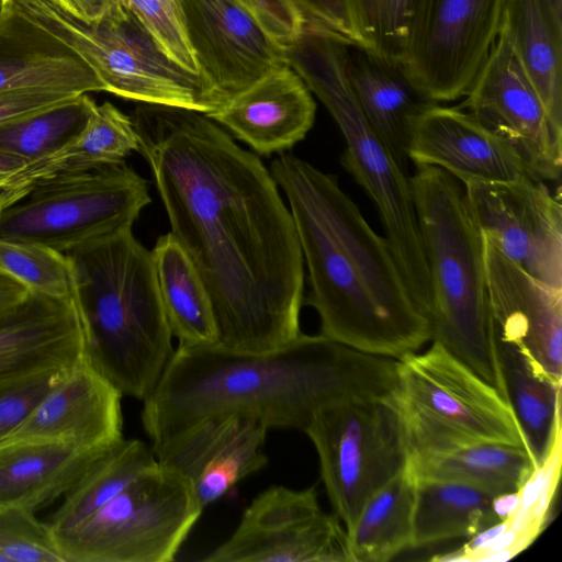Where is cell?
<instances>
[{"label": "cell", "mask_w": 562, "mask_h": 562, "mask_svg": "<svg viewBox=\"0 0 562 562\" xmlns=\"http://www.w3.org/2000/svg\"><path fill=\"white\" fill-rule=\"evenodd\" d=\"M131 117L170 233L210 295L216 347L260 353L291 342L305 269L271 172L204 113L142 103Z\"/></svg>", "instance_id": "cell-1"}, {"label": "cell", "mask_w": 562, "mask_h": 562, "mask_svg": "<svg viewBox=\"0 0 562 562\" xmlns=\"http://www.w3.org/2000/svg\"><path fill=\"white\" fill-rule=\"evenodd\" d=\"M397 360L301 333L267 352L178 345L142 422L153 448L210 417L237 415L271 427L304 430L327 405L387 397Z\"/></svg>", "instance_id": "cell-2"}, {"label": "cell", "mask_w": 562, "mask_h": 562, "mask_svg": "<svg viewBox=\"0 0 562 562\" xmlns=\"http://www.w3.org/2000/svg\"><path fill=\"white\" fill-rule=\"evenodd\" d=\"M270 172L285 194L321 334L366 353L400 360L431 340L430 322L416 302L385 237L326 173L281 153Z\"/></svg>", "instance_id": "cell-3"}, {"label": "cell", "mask_w": 562, "mask_h": 562, "mask_svg": "<svg viewBox=\"0 0 562 562\" xmlns=\"http://www.w3.org/2000/svg\"><path fill=\"white\" fill-rule=\"evenodd\" d=\"M85 360L123 395L145 401L175 349L151 250L132 227L70 252Z\"/></svg>", "instance_id": "cell-4"}, {"label": "cell", "mask_w": 562, "mask_h": 562, "mask_svg": "<svg viewBox=\"0 0 562 562\" xmlns=\"http://www.w3.org/2000/svg\"><path fill=\"white\" fill-rule=\"evenodd\" d=\"M413 199L430 279L431 341L442 345L509 402L490 304L483 236L462 182L416 166Z\"/></svg>", "instance_id": "cell-5"}, {"label": "cell", "mask_w": 562, "mask_h": 562, "mask_svg": "<svg viewBox=\"0 0 562 562\" xmlns=\"http://www.w3.org/2000/svg\"><path fill=\"white\" fill-rule=\"evenodd\" d=\"M346 41L306 27L296 43L301 77L337 123L346 148L341 165L373 201L409 289L428 317L430 279L411 179L364 116L349 82Z\"/></svg>", "instance_id": "cell-6"}, {"label": "cell", "mask_w": 562, "mask_h": 562, "mask_svg": "<svg viewBox=\"0 0 562 562\" xmlns=\"http://www.w3.org/2000/svg\"><path fill=\"white\" fill-rule=\"evenodd\" d=\"M390 400L408 460L483 442L516 445L529 451L510 403L437 341L425 352L397 360Z\"/></svg>", "instance_id": "cell-7"}, {"label": "cell", "mask_w": 562, "mask_h": 562, "mask_svg": "<svg viewBox=\"0 0 562 562\" xmlns=\"http://www.w3.org/2000/svg\"><path fill=\"white\" fill-rule=\"evenodd\" d=\"M77 54L105 92L146 104L204 114L224 105L209 82L177 64L124 7L110 2L97 22L85 23L52 0H3Z\"/></svg>", "instance_id": "cell-8"}, {"label": "cell", "mask_w": 562, "mask_h": 562, "mask_svg": "<svg viewBox=\"0 0 562 562\" xmlns=\"http://www.w3.org/2000/svg\"><path fill=\"white\" fill-rule=\"evenodd\" d=\"M150 203L147 181L125 162L33 182L0 214V237L63 254L130 228Z\"/></svg>", "instance_id": "cell-9"}, {"label": "cell", "mask_w": 562, "mask_h": 562, "mask_svg": "<svg viewBox=\"0 0 562 562\" xmlns=\"http://www.w3.org/2000/svg\"><path fill=\"white\" fill-rule=\"evenodd\" d=\"M202 512L186 479L157 464L54 542L64 562H170Z\"/></svg>", "instance_id": "cell-10"}, {"label": "cell", "mask_w": 562, "mask_h": 562, "mask_svg": "<svg viewBox=\"0 0 562 562\" xmlns=\"http://www.w3.org/2000/svg\"><path fill=\"white\" fill-rule=\"evenodd\" d=\"M303 431L315 447L326 493L346 530L367 499L408 462L390 396L324 406Z\"/></svg>", "instance_id": "cell-11"}, {"label": "cell", "mask_w": 562, "mask_h": 562, "mask_svg": "<svg viewBox=\"0 0 562 562\" xmlns=\"http://www.w3.org/2000/svg\"><path fill=\"white\" fill-rule=\"evenodd\" d=\"M505 0H415L402 63L434 102L464 97L501 29Z\"/></svg>", "instance_id": "cell-12"}, {"label": "cell", "mask_w": 562, "mask_h": 562, "mask_svg": "<svg viewBox=\"0 0 562 562\" xmlns=\"http://www.w3.org/2000/svg\"><path fill=\"white\" fill-rule=\"evenodd\" d=\"M207 562H350L347 530L315 488L273 485L254 498Z\"/></svg>", "instance_id": "cell-13"}, {"label": "cell", "mask_w": 562, "mask_h": 562, "mask_svg": "<svg viewBox=\"0 0 562 562\" xmlns=\"http://www.w3.org/2000/svg\"><path fill=\"white\" fill-rule=\"evenodd\" d=\"M463 186L482 235L532 278L562 289L560 193L536 178Z\"/></svg>", "instance_id": "cell-14"}, {"label": "cell", "mask_w": 562, "mask_h": 562, "mask_svg": "<svg viewBox=\"0 0 562 562\" xmlns=\"http://www.w3.org/2000/svg\"><path fill=\"white\" fill-rule=\"evenodd\" d=\"M460 106L506 139L543 181H559L562 127L550 117L518 55L498 34Z\"/></svg>", "instance_id": "cell-15"}, {"label": "cell", "mask_w": 562, "mask_h": 562, "mask_svg": "<svg viewBox=\"0 0 562 562\" xmlns=\"http://www.w3.org/2000/svg\"><path fill=\"white\" fill-rule=\"evenodd\" d=\"M200 75L225 104L290 64L289 52L234 0H180Z\"/></svg>", "instance_id": "cell-16"}, {"label": "cell", "mask_w": 562, "mask_h": 562, "mask_svg": "<svg viewBox=\"0 0 562 562\" xmlns=\"http://www.w3.org/2000/svg\"><path fill=\"white\" fill-rule=\"evenodd\" d=\"M483 245L497 340L515 347L542 376L561 386L562 289L532 278L484 236Z\"/></svg>", "instance_id": "cell-17"}, {"label": "cell", "mask_w": 562, "mask_h": 562, "mask_svg": "<svg viewBox=\"0 0 562 562\" xmlns=\"http://www.w3.org/2000/svg\"><path fill=\"white\" fill-rule=\"evenodd\" d=\"M268 428L237 415L205 418L151 448L159 465L180 474L204 509L268 463Z\"/></svg>", "instance_id": "cell-18"}, {"label": "cell", "mask_w": 562, "mask_h": 562, "mask_svg": "<svg viewBox=\"0 0 562 562\" xmlns=\"http://www.w3.org/2000/svg\"><path fill=\"white\" fill-rule=\"evenodd\" d=\"M406 156L415 166L438 167L462 184L539 179L506 139L460 106L426 108L412 125Z\"/></svg>", "instance_id": "cell-19"}, {"label": "cell", "mask_w": 562, "mask_h": 562, "mask_svg": "<svg viewBox=\"0 0 562 562\" xmlns=\"http://www.w3.org/2000/svg\"><path fill=\"white\" fill-rule=\"evenodd\" d=\"M122 396L83 359L65 372L1 442L40 439L89 451L109 448L123 439Z\"/></svg>", "instance_id": "cell-20"}, {"label": "cell", "mask_w": 562, "mask_h": 562, "mask_svg": "<svg viewBox=\"0 0 562 562\" xmlns=\"http://www.w3.org/2000/svg\"><path fill=\"white\" fill-rule=\"evenodd\" d=\"M83 359V328L76 301L31 292L0 313V390L67 370Z\"/></svg>", "instance_id": "cell-21"}, {"label": "cell", "mask_w": 562, "mask_h": 562, "mask_svg": "<svg viewBox=\"0 0 562 562\" xmlns=\"http://www.w3.org/2000/svg\"><path fill=\"white\" fill-rule=\"evenodd\" d=\"M315 113L310 88L289 64L206 115L257 154L268 156L284 153L304 139Z\"/></svg>", "instance_id": "cell-22"}, {"label": "cell", "mask_w": 562, "mask_h": 562, "mask_svg": "<svg viewBox=\"0 0 562 562\" xmlns=\"http://www.w3.org/2000/svg\"><path fill=\"white\" fill-rule=\"evenodd\" d=\"M0 14V91L41 88L74 93L105 91L69 47L4 2Z\"/></svg>", "instance_id": "cell-23"}, {"label": "cell", "mask_w": 562, "mask_h": 562, "mask_svg": "<svg viewBox=\"0 0 562 562\" xmlns=\"http://www.w3.org/2000/svg\"><path fill=\"white\" fill-rule=\"evenodd\" d=\"M346 72L368 122L406 169V149L415 119L437 103L426 97L401 60L384 57L366 46L348 44Z\"/></svg>", "instance_id": "cell-24"}, {"label": "cell", "mask_w": 562, "mask_h": 562, "mask_svg": "<svg viewBox=\"0 0 562 562\" xmlns=\"http://www.w3.org/2000/svg\"><path fill=\"white\" fill-rule=\"evenodd\" d=\"M102 450H83L59 440L1 442L0 508L35 514L64 496Z\"/></svg>", "instance_id": "cell-25"}, {"label": "cell", "mask_w": 562, "mask_h": 562, "mask_svg": "<svg viewBox=\"0 0 562 562\" xmlns=\"http://www.w3.org/2000/svg\"><path fill=\"white\" fill-rule=\"evenodd\" d=\"M133 151H139V140L132 117L111 102L93 101L77 135L55 151L27 161L0 189L4 207L20 200L42 178L121 164Z\"/></svg>", "instance_id": "cell-26"}, {"label": "cell", "mask_w": 562, "mask_h": 562, "mask_svg": "<svg viewBox=\"0 0 562 562\" xmlns=\"http://www.w3.org/2000/svg\"><path fill=\"white\" fill-rule=\"evenodd\" d=\"M506 37L550 117L562 127V0H505Z\"/></svg>", "instance_id": "cell-27"}, {"label": "cell", "mask_w": 562, "mask_h": 562, "mask_svg": "<svg viewBox=\"0 0 562 562\" xmlns=\"http://www.w3.org/2000/svg\"><path fill=\"white\" fill-rule=\"evenodd\" d=\"M151 252L172 336L179 345L216 346L217 329L211 299L192 260L171 233L160 236Z\"/></svg>", "instance_id": "cell-28"}, {"label": "cell", "mask_w": 562, "mask_h": 562, "mask_svg": "<svg viewBox=\"0 0 562 562\" xmlns=\"http://www.w3.org/2000/svg\"><path fill=\"white\" fill-rule=\"evenodd\" d=\"M416 484L407 462L367 499L347 529L350 562H386L412 548Z\"/></svg>", "instance_id": "cell-29"}, {"label": "cell", "mask_w": 562, "mask_h": 562, "mask_svg": "<svg viewBox=\"0 0 562 562\" xmlns=\"http://www.w3.org/2000/svg\"><path fill=\"white\" fill-rule=\"evenodd\" d=\"M416 480L464 483L496 496L519 492L535 471L531 453L524 447L483 442L449 453L408 460Z\"/></svg>", "instance_id": "cell-30"}, {"label": "cell", "mask_w": 562, "mask_h": 562, "mask_svg": "<svg viewBox=\"0 0 562 562\" xmlns=\"http://www.w3.org/2000/svg\"><path fill=\"white\" fill-rule=\"evenodd\" d=\"M157 464L153 450L138 439L123 438L102 450L46 521L53 539L69 531Z\"/></svg>", "instance_id": "cell-31"}, {"label": "cell", "mask_w": 562, "mask_h": 562, "mask_svg": "<svg viewBox=\"0 0 562 562\" xmlns=\"http://www.w3.org/2000/svg\"><path fill=\"white\" fill-rule=\"evenodd\" d=\"M412 548L471 538L499 522L493 496L459 482L416 480Z\"/></svg>", "instance_id": "cell-32"}, {"label": "cell", "mask_w": 562, "mask_h": 562, "mask_svg": "<svg viewBox=\"0 0 562 562\" xmlns=\"http://www.w3.org/2000/svg\"><path fill=\"white\" fill-rule=\"evenodd\" d=\"M498 349L509 403L539 467L561 418V386L542 376L515 347L498 341Z\"/></svg>", "instance_id": "cell-33"}, {"label": "cell", "mask_w": 562, "mask_h": 562, "mask_svg": "<svg viewBox=\"0 0 562 562\" xmlns=\"http://www.w3.org/2000/svg\"><path fill=\"white\" fill-rule=\"evenodd\" d=\"M93 101L83 93L65 104L0 127V150L26 161L55 151L82 128Z\"/></svg>", "instance_id": "cell-34"}, {"label": "cell", "mask_w": 562, "mask_h": 562, "mask_svg": "<svg viewBox=\"0 0 562 562\" xmlns=\"http://www.w3.org/2000/svg\"><path fill=\"white\" fill-rule=\"evenodd\" d=\"M0 271L30 292L76 301V282L67 255L49 247L0 237Z\"/></svg>", "instance_id": "cell-35"}, {"label": "cell", "mask_w": 562, "mask_h": 562, "mask_svg": "<svg viewBox=\"0 0 562 562\" xmlns=\"http://www.w3.org/2000/svg\"><path fill=\"white\" fill-rule=\"evenodd\" d=\"M363 46L403 58L415 0H350Z\"/></svg>", "instance_id": "cell-36"}, {"label": "cell", "mask_w": 562, "mask_h": 562, "mask_svg": "<svg viewBox=\"0 0 562 562\" xmlns=\"http://www.w3.org/2000/svg\"><path fill=\"white\" fill-rule=\"evenodd\" d=\"M110 2L132 12L177 64L200 74L187 36L180 0H109Z\"/></svg>", "instance_id": "cell-37"}, {"label": "cell", "mask_w": 562, "mask_h": 562, "mask_svg": "<svg viewBox=\"0 0 562 562\" xmlns=\"http://www.w3.org/2000/svg\"><path fill=\"white\" fill-rule=\"evenodd\" d=\"M0 562H64L47 522L34 513L0 508Z\"/></svg>", "instance_id": "cell-38"}, {"label": "cell", "mask_w": 562, "mask_h": 562, "mask_svg": "<svg viewBox=\"0 0 562 562\" xmlns=\"http://www.w3.org/2000/svg\"><path fill=\"white\" fill-rule=\"evenodd\" d=\"M67 370L43 373L0 390V442L26 418Z\"/></svg>", "instance_id": "cell-39"}, {"label": "cell", "mask_w": 562, "mask_h": 562, "mask_svg": "<svg viewBox=\"0 0 562 562\" xmlns=\"http://www.w3.org/2000/svg\"><path fill=\"white\" fill-rule=\"evenodd\" d=\"M302 14L305 26L327 31L352 45L362 38L350 0H291Z\"/></svg>", "instance_id": "cell-40"}, {"label": "cell", "mask_w": 562, "mask_h": 562, "mask_svg": "<svg viewBox=\"0 0 562 562\" xmlns=\"http://www.w3.org/2000/svg\"><path fill=\"white\" fill-rule=\"evenodd\" d=\"M246 9L271 36L290 49L301 38L305 21L291 0H234Z\"/></svg>", "instance_id": "cell-41"}, {"label": "cell", "mask_w": 562, "mask_h": 562, "mask_svg": "<svg viewBox=\"0 0 562 562\" xmlns=\"http://www.w3.org/2000/svg\"><path fill=\"white\" fill-rule=\"evenodd\" d=\"M83 93L41 88L0 91V127L65 104Z\"/></svg>", "instance_id": "cell-42"}, {"label": "cell", "mask_w": 562, "mask_h": 562, "mask_svg": "<svg viewBox=\"0 0 562 562\" xmlns=\"http://www.w3.org/2000/svg\"><path fill=\"white\" fill-rule=\"evenodd\" d=\"M65 12L85 23H93L103 18L109 0H52Z\"/></svg>", "instance_id": "cell-43"}, {"label": "cell", "mask_w": 562, "mask_h": 562, "mask_svg": "<svg viewBox=\"0 0 562 562\" xmlns=\"http://www.w3.org/2000/svg\"><path fill=\"white\" fill-rule=\"evenodd\" d=\"M30 293L23 284L0 271V313L22 302Z\"/></svg>", "instance_id": "cell-44"}, {"label": "cell", "mask_w": 562, "mask_h": 562, "mask_svg": "<svg viewBox=\"0 0 562 562\" xmlns=\"http://www.w3.org/2000/svg\"><path fill=\"white\" fill-rule=\"evenodd\" d=\"M519 505V492L493 496L492 508L499 521L508 519Z\"/></svg>", "instance_id": "cell-45"}, {"label": "cell", "mask_w": 562, "mask_h": 562, "mask_svg": "<svg viewBox=\"0 0 562 562\" xmlns=\"http://www.w3.org/2000/svg\"><path fill=\"white\" fill-rule=\"evenodd\" d=\"M26 162L27 161L21 157L0 150V189L15 176Z\"/></svg>", "instance_id": "cell-46"}, {"label": "cell", "mask_w": 562, "mask_h": 562, "mask_svg": "<svg viewBox=\"0 0 562 562\" xmlns=\"http://www.w3.org/2000/svg\"><path fill=\"white\" fill-rule=\"evenodd\" d=\"M2 210H3V202H2V199H1V194H0V214H1Z\"/></svg>", "instance_id": "cell-47"}, {"label": "cell", "mask_w": 562, "mask_h": 562, "mask_svg": "<svg viewBox=\"0 0 562 562\" xmlns=\"http://www.w3.org/2000/svg\"><path fill=\"white\" fill-rule=\"evenodd\" d=\"M3 5H4L3 0H0V14H1L2 10H3Z\"/></svg>", "instance_id": "cell-48"}]
</instances>
